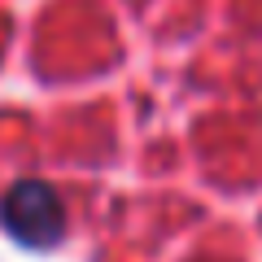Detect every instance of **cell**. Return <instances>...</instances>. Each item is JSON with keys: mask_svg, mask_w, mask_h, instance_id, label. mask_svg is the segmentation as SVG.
<instances>
[{"mask_svg": "<svg viewBox=\"0 0 262 262\" xmlns=\"http://www.w3.org/2000/svg\"><path fill=\"white\" fill-rule=\"evenodd\" d=\"M0 223L9 227L13 241L44 249V245L61 241V232H66V206H61V196H57L48 184H39V179H22V184H13L9 192H5V201H0Z\"/></svg>", "mask_w": 262, "mask_h": 262, "instance_id": "1", "label": "cell"}]
</instances>
